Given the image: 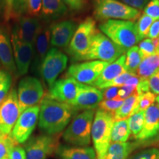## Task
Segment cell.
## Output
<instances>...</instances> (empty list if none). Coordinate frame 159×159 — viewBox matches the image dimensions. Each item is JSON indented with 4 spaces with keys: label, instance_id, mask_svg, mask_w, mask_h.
Wrapping results in <instances>:
<instances>
[{
    "label": "cell",
    "instance_id": "1",
    "mask_svg": "<svg viewBox=\"0 0 159 159\" xmlns=\"http://www.w3.org/2000/svg\"><path fill=\"white\" fill-rule=\"evenodd\" d=\"M76 112L70 105L46 96L40 105L39 128L47 135H57L66 128Z\"/></svg>",
    "mask_w": 159,
    "mask_h": 159
},
{
    "label": "cell",
    "instance_id": "2",
    "mask_svg": "<svg viewBox=\"0 0 159 159\" xmlns=\"http://www.w3.org/2000/svg\"><path fill=\"white\" fill-rule=\"evenodd\" d=\"M99 27L104 35L125 51L141 41L134 21L109 19L101 23Z\"/></svg>",
    "mask_w": 159,
    "mask_h": 159
},
{
    "label": "cell",
    "instance_id": "3",
    "mask_svg": "<svg viewBox=\"0 0 159 159\" xmlns=\"http://www.w3.org/2000/svg\"><path fill=\"white\" fill-rule=\"evenodd\" d=\"M94 115V109L85 110L75 115L63 134V140L75 146H89L91 143V128Z\"/></svg>",
    "mask_w": 159,
    "mask_h": 159
},
{
    "label": "cell",
    "instance_id": "4",
    "mask_svg": "<svg viewBox=\"0 0 159 159\" xmlns=\"http://www.w3.org/2000/svg\"><path fill=\"white\" fill-rule=\"evenodd\" d=\"M114 115L98 109L94 115L91 128V139L97 159H105L111 144V130L114 123Z\"/></svg>",
    "mask_w": 159,
    "mask_h": 159
},
{
    "label": "cell",
    "instance_id": "5",
    "mask_svg": "<svg viewBox=\"0 0 159 159\" xmlns=\"http://www.w3.org/2000/svg\"><path fill=\"white\" fill-rule=\"evenodd\" d=\"M94 15L99 21L109 19L134 21L141 16L139 10L119 0H94Z\"/></svg>",
    "mask_w": 159,
    "mask_h": 159
},
{
    "label": "cell",
    "instance_id": "6",
    "mask_svg": "<svg viewBox=\"0 0 159 159\" xmlns=\"http://www.w3.org/2000/svg\"><path fill=\"white\" fill-rule=\"evenodd\" d=\"M97 32L96 21L92 18H86L80 24L68 46V52L73 58L76 61H82L88 52Z\"/></svg>",
    "mask_w": 159,
    "mask_h": 159
},
{
    "label": "cell",
    "instance_id": "7",
    "mask_svg": "<svg viewBox=\"0 0 159 159\" xmlns=\"http://www.w3.org/2000/svg\"><path fill=\"white\" fill-rule=\"evenodd\" d=\"M125 52L124 49L98 31L82 61H101L111 63L124 55Z\"/></svg>",
    "mask_w": 159,
    "mask_h": 159
},
{
    "label": "cell",
    "instance_id": "8",
    "mask_svg": "<svg viewBox=\"0 0 159 159\" xmlns=\"http://www.w3.org/2000/svg\"><path fill=\"white\" fill-rule=\"evenodd\" d=\"M57 135H41L25 143L24 149L27 159H47L56 153L59 148Z\"/></svg>",
    "mask_w": 159,
    "mask_h": 159
},
{
    "label": "cell",
    "instance_id": "9",
    "mask_svg": "<svg viewBox=\"0 0 159 159\" xmlns=\"http://www.w3.org/2000/svg\"><path fill=\"white\" fill-rule=\"evenodd\" d=\"M21 114L26 109L37 105L42 100L43 88L37 78L26 77L20 81L17 91Z\"/></svg>",
    "mask_w": 159,
    "mask_h": 159
},
{
    "label": "cell",
    "instance_id": "10",
    "mask_svg": "<svg viewBox=\"0 0 159 159\" xmlns=\"http://www.w3.org/2000/svg\"><path fill=\"white\" fill-rule=\"evenodd\" d=\"M68 57L56 48L49 49L41 63V74L49 88L54 84L58 75L66 68Z\"/></svg>",
    "mask_w": 159,
    "mask_h": 159
},
{
    "label": "cell",
    "instance_id": "11",
    "mask_svg": "<svg viewBox=\"0 0 159 159\" xmlns=\"http://www.w3.org/2000/svg\"><path fill=\"white\" fill-rule=\"evenodd\" d=\"M110 63L101 61H89L69 66L67 77H71L85 85H92L105 67Z\"/></svg>",
    "mask_w": 159,
    "mask_h": 159
},
{
    "label": "cell",
    "instance_id": "12",
    "mask_svg": "<svg viewBox=\"0 0 159 159\" xmlns=\"http://www.w3.org/2000/svg\"><path fill=\"white\" fill-rule=\"evenodd\" d=\"M20 115L17 91L13 89L0 105V134H11Z\"/></svg>",
    "mask_w": 159,
    "mask_h": 159
},
{
    "label": "cell",
    "instance_id": "13",
    "mask_svg": "<svg viewBox=\"0 0 159 159\" xmlns=\"http://www.w3.org/2000/svg\"><path fill=\"white\" fill-rule=\"evenodd\" d=\"M39 111L40 106L37 105L26 109L19 116L11 133L18 144L25 143L30 136L39 121Z\"/></svg>",
    "mask_w": 159,
    "mask_h": 159
},
{
    "label": "cell",
    "instance_id": "14",
    "mask_svg": "<svg viewBox=\"0 0 159 159\" xmlns=\"http://www.w3.org/2000/svg\"><path fill=\"white\" fill-rule=\"evenodd\" d=\"M85 84L71 77L56 80L49 88L47 97L64 103H70L76 98Z\"/></svg>",
    "mask_w": 159,
    "mask_h": 159
},
{
    "label": "cell",
    "instance_id": "15",
    "mask_svg": "<svg viewBox=\"0 0 159 159\" xmlns=\"http://www.w3.org/2000/svg\"><path fill=\"white\" fill-rule=\"evenodd\" d=\"M11 43L13 46L16 68L18 73L19 75L27 74L34 54V47L21 41L14 29L12 33Z\"/></svg>",
    "mask_w": 159,
    "mask_h": 159
},
{
    "label": "cell",
    "instance_id": "16",
    "mask_svg": "<svg viewBox=\"0 0 159 159\" xmlns=\"http://www.w3.org/2000/svg\"><path fill=\"white\" fill-rule=\"evenodd\" d=\"M103 100L102 91L96 87L84 85L72 102L69 103L75 111L95 109Z\"/></svg>",
    "mask_w": 159,
    "mask_h": 159
},
{
    "label": "cell",
    "instance_id": "17",
    "mask_svg": "<svg viewBox=\"0 0 159 159\" xmlns=\"http://www.w3.org/2000/svg\"><path fill=\"white\" fill-rule=\"evenodd\" d=\"M77 29L74 21L66 20L55 23L50 27V44L55 47H66Z\"/></svg>",
    "mask_w": 159,
    "mask_h": 159
},
{
    "label": "cell",
    "instance_id": "18",
    "mask_svg": "<svg viewBox=\"0 0 159 159\" xmlns=\"http://www.w3.org/2000/svg\"><path fill=\"white\" fill-rule=\"evenodd\" d=\"M159 135V105L154 103L145 111L144 128L136 137L137 142H148Z\"/></svg>",
    "mask_w": 159,
    "mask_h": 159
},
{
    "label": "cell",
    "instance_id": "19",
    "mask_svg": "<svg viewBox=\"0 0 159 159\" xmlns=\"http://www.w3.org/2000/svg\"><path fill=\"white\" fill-rule=\"evenodd\" d=\"M40 28L39 21L35 17L23 16L19 18V25L13 29L21 41L33 46Z\"/></svg>",
    "mask_w": 159,
    "mask_h": 159
},
{
    "label": "cell",
    "instance_id": "20",
    "mask_svg": "<svg viewBox=\"0 0 159 159\" xmlns=\"http://www.w3.org/2000/svg\"><path fill=\"white\" fill-rule=\"evenodd\" d=\"M125 59H126V55L124 54L114 62L107 66L91 86L99 89L101 85L110 82L119 75L127 71L126 66H125Z\"/></svg>",
    "mask_w": 159,
    "mask_h": 159
},
{
    "label": "cell",
    "instance_id": "21",
    "mask_svg": "<svg viewBox=\"0 0 159 159\" xmlns=\"http://www.w3.org/2000/svg\"><path fill=\"white\" fill-rule=\"evenodd\" d=\"M56 153L59 159H97L95 150L91 147L60 145Z\"/></svg>",
    "mask_w": 159,
    "mask_h": 159
},
{
    "label": "cell",
    "instance_id": "22",
    "mask_svg": "<svg viewBox=\"0 0 159 159\" xmlns=\"http://www.w3.org/2000/svg\"><path fill=\"white\" fill-rule=\"evenodd\" d=\"M49 43H50V30L47 27H41L34 43L35 48L34 65L36 67L41 68V63L48 52Z\"/></svg>",
    "mask_w": 159,
    "mask_h": 159
},
{
    "label": "cell",
    "instance_id": "23",
    "mask_svg": "<svg viewBox=\"0 0 159 159\" xmlns=\"http://www.w3.org/2000/svg\"><path fill=\"white\" fill-rule=\"evenodd\" d=\"M0 61L9 71L14 72L16 64L11 42L7 33L0 28Z\"/></svg>",
    "mask_w": 159,
    "mask_h": 159
},
{
    "label": "cell",
    "instance_id": "24",
    "mask_svg": "<svg viewBox=\"0 0 159 159\" xmlns=\"http://www.w3.org/2000/svg\"><path fill=\"white\" fill-rule=\"evenodd\" d=\"M140 142L111 143L105 159H128L131 152L140 146Z\"/></svg>",
    "mask_w": 159,
    "mask_h": 159
},
{
    "label": "cell",
    "instance_id": "25",
    "mask_svg": "<svg viewBox=\"0 0 159 159\" xmlns=\"http://www.w3.org/2000/svg\"><path fill=\"white\" fill-rule=\"evenodd\" d=\"M0 5L7 20L19 19L27 13V0H0Z\"/></svg>",
    "mask_w": 159,
    "mask_h": 159
},
{
    "label": "cell",
    "instance_id": "26",
    "mask_svg": "<svg viewBox=\"0 0 159 159\" xmlns=\"http://www.w3.org/2000/svg\"><path fill=\"white\" fill-rule=\"evenodd\" d=\"M139 97V94L135 92L134 94L125 99L122 105L114 113V121L124 120L136 114V108L138 107Z\"/></svg>",
    "mask_w": 159,
    "mask_h": 159
},
{
    "label": "cell",
    "instance_id": "27",
    "mask_svg": "<svg viewBox=\"0 0 159 159\" xmlns=\"http://www.w3.org/2000/svg\"><path fill=\"white\" fill-rule=\"evenodd\" d=\"M159 69V54L155 53L142 60L136 71L141 79H149Z\"/></svg>",
    "mask_w": 159,
    "mask_h": 159
},
{
    "label": "cell",
    "instance_id": "28",
    "mask_svg": "<svg viewBox=\"0 0 159 159\" xmlns=\"http://www.w3.org/2000/svg\"><path fill=\"white\" fill-rule=\"evenodd\" d=\"M66 11L67 7L62 0H42L41 13L45 17H58Z\"/></svg>",
    "mask_w": 159,
    "mask_h": 159
},
{
    "label": "cell",
    "instance_id": "29",
    "mask_svg": "<svg viewBox=\"0 0 159 159\" xmlns=\"http://www.w3.org/2000/svg\"><path fill=\"white\" fill-rule=\"evenodd\" d=\"M130 136L128 119L115 121L111 130V143L126 142Z\"/></svg>",
    "mask_w": 159,
    "mask_h": 159
},
{
    "label": "cell",
    "instance_id": "30",
    "mask_svg": "<svg viewBox=\"0 0 159 159\" xmlns=\"http://www.w3.org/2000/svg\"><path fill=\"white\" fill-rule=\"evenodd\" d=\"M126 59H125V66L127 71L136 73L139 66L142 61L143 57L139 51V47L134 46L127 51Z\"/></svg>",
    "mask_w": 159,
    "mask_h": 159
},
{
    "label": "cell",
    "instance_id": "31",
    "mask_svg": "<svg viewBox=\"0 0 159 159\" xmlns=\"http://www.w3.org/2000/svg\"><path fill=\"white\" fill-rule=\"evenodd\" d=\"M144 113L145 111H141L136 112L129 117L128 126L130 131V135L136 139V137L140 134L144 128Z\"/></svg>",
    "mask_w": 159,
    "mask_h": 159
},
{
    "label": "cell",
    "instance_id": "32",
    "mask_svg": "<svg viewBox=\"0 0 159 159\" xmlns=\"http://www.w3.org/2000/svg\"><path fill=\"white\" fill-rule=\"evenodd\" d=\"M154 20L148 16V15L142 13L141 16L139 18L138 21L136 24L137 31L141 41L146 39L148 36L149 31H150V27L153 23Z\"/></svg>",
    "mask_w": 159,
    "mask_h": 159
},
{
    "label": "cell",
    "instance_id": "33",
    "mask_svg": "<svg viewBox=\"0 0 159 159\" xmlns=\"http://www.w3.org/2000/svg\"><path fill=\"white\" fill-rule=\"evenodd\" d=\"M18 144L11 134H0V159H9L10 151Z\"/></svg>",
    "mask_w": 159,
    "mask_h": 159
},
{
    "label": "cell",
    "instance_id": "34",
    "mask_svg": "<svg viewBox=\"0 0 159 159\" xmlns=\"http://www.w3.org/2000/svg\"><path fill=\"white\" fill-rule=\"evenodd\" d=\"M156 96L151 91H148V92L140 95L139 97L138 107L136 108V113L141 111H146L149 107L154 104L155 102H156Z\"/></svg>",
    "mask_w": 159,
    "mask_h": 159
},
{
    "label": "cell",
    "instance_id": "35",
    "mask_svg": "<svg viewBox=\"0 0 159 159\" xmlns=\"http://www.w3.org/2000/svg\"><path fill=\"white\" fill-rule=\"evenodd\" d=\"M135 75H136V73L127 71L119 75L118 77L113 80L101 85L99 89H105L106 88H109V87H122L127 82V80H128L130 77H134Z\"/></svg>",
    "mask_w": 159,
    "mask_h": 159
},
{
    "label": "cell",
    "instance_id": "36",
    "mask_svg": "<svg viewBox=\"0 0 159 159\" xmlns=\"http://www.w3.org/2000/svg\"><path fill=\"white\" fill-rule=\"evenodd\" d=\"M123 102H124V100L118 99H103L102 102L99 103L98 107L100 110L114 115L117 109L122 105Z\"/></svg>",
    "mask_w": 159,
    "mask_h": 159
},
{
    "label": "cell",
    "instance_id": "37",
    "mask_svg": "<svg viewBox=\"0 0 159 159\" xmlns=\"http://www.w3.org/2000/svg\"><path fill=\"white\" fill-rule=\"evenodd\" d=\"M139 49L142 54L143 59L156 53V47L154 44L152 39H145L142 40L139 45Z\"/></svg>",
    "mask_w": 159,
    "mask_h": 159
},
{
    "label": "cell",
    "instance_id": "38",
    "mask_svg": "<svg viewBox=\"0 0 159 159\" xmlns=\"http://www.w3.org/2000/svg\"><path fill=\"white\" fill-rule=\"evenodd\" d=\"M128 159H159V149L148 148L129 157Z\"/></svg>",
    "mask_w": 159,
    "mask_h": 159
},
{
    "label": "cell",
    "instance_id": "39",
    "mask_svg": "<svg viewBox=\"0 0 159 159\" xmlns=\"http://www.w3.org/2000/svg\"><path fill=\"white\" fill-rule=\"evenodd\" d=\"M144 13L153 20H159V0H150L144 8Z\"/></svg>",
    "mask_w": 159,
    "mask_h": 159
},
{
    "label": "cell",
    "instance_id": "40",
    "mask_svg": "<svg viewBox=\"0 0 159 159\" xmlns=\"http://www.w3.org/2000/svg\"><path fill=\"white\" fill-rule=\"evenodd\" d=\"M42 0H27V13L32 17L37 16L41 12Z\"/></svg>",
    "mask_w": 159,
    "mask_h": 159
},
{
    "label": "cell",
    "instance_id": "41",
    "mask_svg": "<svg viewBox=\"0 0 159 159\" xmlns=\"http://www.w3.org/2000/svg\"><path fill=\"white\" fill-rule=\"evenodd\" d=\"M150 91L156 95H159V69L148 79Z\"/></svg>",
    "mask_w": 159,
    "mask_h": 159
},
{
    "label": "cell",
    "instance_id": "42",
    "mask_svg": "<svg viewBox=\"0 0 159 159\" xmlns=\"http://www.w3.org/2000/svg\"><path fill=\"white\" fill-rule=\"evenodd\" d=\"M9 159H27L25 149L19 144L15 145L10 151Z\"/></svg>",
    "mask_w": 159,
    "mask_h": 159
},
{
    "label": "cell",
    "instance_id": "43",
    "mask_svg": "<svg viewBox=\"0 0 159 159\" xmlns=\"http://www.w3.org/2000/svg\"><path fill=\"white\" fill-rule=\"evenodd\" d=\"M135 92H136V88L129 86V85H123L122 87L119 88L118 95H117V97L116 99L125 100V99L128 98L130 95L134 94Z\"/></svg>",
    "mask_w": 159,
    "mask_h": 159
},
{
    "label": "cell",
    "instance_id": "44",
    "mask_svg": "<svg viewBox=\"0 0 159 159\" xmlns=\"http://www.w3.org/2000/svg\"><path fill=\"white\" fill-rule=\"evenodd\" d=\"M150 1V0H121V2H122L123 3L139 11L144 10L145 6L148 5Z\"/></svg>",
    "mask_w": 159,
    "mask_h": 159
},
{
    "label": "cell",
    "instance_id": "45",
    "mask_svg": "<svg viewBox=\"0 0 159 159\" xmlns=\"http://www.w3.org/2000/svg\"><path fill=\"white\" fill-rule=\"evenodd\" d=\"M66 7L72 11H80L84 6V0H62Z\"/></svg>",
    "mask_w": 159,
    "mask_h": 159
},
{
    "label": "cell",
    "instance_id": "46",
    "mask_svg": "<svg viewBox=\"0 0 159 159\" xmlns=\"http://www.w3.org/2000/svg\"><path fill=\"white\" fill-rule=\"evenodd\" d=\"M120 87H109L102 89L103 99H116L118 95V92Z\"/></svg>",
    "mask_w": 159,
    "mask_h": 159
},
{
    "label": "cell",
    "instance_id": "47",
    "mask_svg": "<svg viewBox=\"0 0 159 159\" xmlns=\"http://www.w3.org/2000/svg\"><path fill=\"white\" fill-rule=\"evenodd\" d=\"M12 83V79L10 78L0 86V105L3 102L6 97L8 94Z\"/></svg>",
    "mask_w": 159,
    "mask_h": 159
},
{
    "label": "cell",
    "instance_id": "48",
    "mask_svg": "<svg viewBox=\"0 0 159 159\" xmlns=\"http://www.w3.org/2000/svg\"><path fill=\"white\" fill-rule=\"evenodd\" d=\"M150 91V87H149L148 79H141L139 81L136 88V93L139 96L144 93Z\"/></svg>",
    "mask_w": 159,
    "mask_h": 159
},
{
    "label": "cell",
    "instance_id": "49",
    "mask_svg": "<svg viewBox=\"0 0 159 159\" xmlns=\"http://www.w3.org/2000/svg\"><path fill=\"white\" fill-rule=\"evenodd\" d=\"M159 36V20H156L151 25L149 31L148 37L150 39H154Z\"/></svg>",
    "mask_w": 159,
    "mask_h": 159
},
{
    "label": "cell",
    "instance_id": "50",
    "mask_svg": "<svg viewBox=\"0 0 159 159\" xmlns=\"http://www.w3.org/2000/svg\"><path fill=\"white\" fill-rule=\"evenodd\" d=\"M10 78H11V77L8 73L4 71H0V86Z\"/></svg>",
    "mask_w": 159,
    "mask_h": 159
},
{
    "label": "cell",
    "instance_id": "51",
    "mask_svg": "<svg viewBox=\"0 0 159 159\" xmlns=\"http://www.w3.org/2000/svg\"><path fill=\"white\" fill-rule=\"evenodd\" d=\"M156 53H157V54H159V38H158V45H157V47L156 49Z\"/></svg>",
    "mask_w": 159,
    "mask_h": 159
},
{
    "label": "cell",
    "instance_id": "52",
    "mask_svg": "<svg viewBox=\"0 0 159 159\" xmlns=\"http://www.w3.org/2000/svg\"><path fill=\"white\" fill-rule=\"evenodd\" d=\"M156 101L157 102V104H158V105H159V95H158V96L156 97Z\"/></svg>",
    "mask_w": 159,
    "mask_h": 159
}]
</instances>
